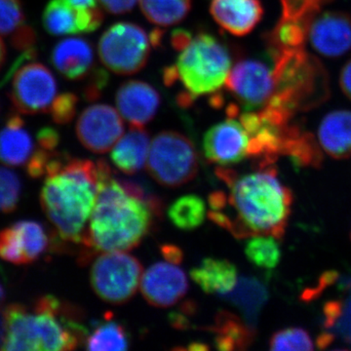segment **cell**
<instances>
[{
    "label": "cell",
    "instance_id": "6da1fadb",
    "mask_svg": "<svg viewBox=\"0 0 351 351\" xmlns=\"http://www.w3.org/2000/svg\"><path fill=\"white\" fill-rule=\"evenodd\" d=\"M219 177L230 189L226 204L233 214L210 210L208 217L237 239L271 235L280 239L288 225L293 195L277 176L274 163H258V169L242 176L219 168Z\"/></svg>",
    "mask_w": 351,
    "mask_h": 351
},
{
    "label": "cell",
    "instance_id": "7a4b0ae2",
    "mask_svg": "<svg viewBox=\"0 0 351 351\" xmlns=\"http://www.w3.org/2000/svg\"><path fill=\"white\" fill-rule=\"evenodd\" d=\"M99 189L83 243L98 252L129 251L147 237L161 203L133 182L112 177L105 160L97 162Z\"/></svg>",
    "mask_w": 351,
    "mask_h": 351
},
{
    "label": "cell",
    "instance_id": "3957f363",
    "mask_svg": "<svg viewBox=\"0 0 351 351\" xmlns=\"http://www.w3.org/2000/svg\"><path fill=\"white\" fill-rule=\"evenodd\" d=\"M45 177L40 191L44 214L60 239L83 243L98 195L97 163L56 152Z\"/></svg>",
    "mask_w": 351,
    "mask_h": 351
},
{
    "label": "cell",
    "instance_id": "277c9868",
    "mask_svg": "<svg viewBox=\"0 0 351 351\" xmlns=\"http://www.w3.org/2000/svg\"><path fill=\"white\" fill-rule=\"evenodd\" d=\"M3 311L7 335L1 350H73L86 338L75 311L55 295L38 298L32 308L12 304Z\"/></svg>",
    "mask_w": 351,
    "mask_h": 351
},
{
    "label": "cell",
    "instance_id": "5b68a950",
    "mask_svg": "<svg viewBox=\"0 0 351 351\" xmlns=\"http://www.w3.org/2000/svg\"><path fill=\"white\" fill-rule=\"evenodd\" d=\"M276 89L265 106L290 117L313 110L329 98L328 73L306 48L272 55Z\"/></svg>",
    "mask_w": 351,
    "mask_h": 351
},
{
    "label": "cell",
    "instance_id": "8992f818",
    "mask_svg": "<svg viewBox=\"0 0 351 351\" xmlns=\"http://www.w3.org/2000/svg\"><path fill=\"white\" fill-rule=\"evenodd\" d=\"M178 82L191 98L215 94L232 69L228 48L213 34L201 32L181 51L174 64Z\"/></svg>",
    "mask_w": 351,
    "mask_h": 351
},
{
    "label": "cell",
    "instance_id": "52a82bcc",
    "mask_svg": "<svg viewBox=\"0 0 351 351\" xmlns=\"http://www.w3.org/2000/svg\"><path fill=\"white\" fill-rule=\"evenodd\" d=\"M147 166L149 175L159 184L178 188L197 174V152L191 141L182 134L161 132L152 141Z\"/></svg>",
    "mask_w": 351,
    "mask_h": 351
},
{
    "label": "cell",
    "instance_id": "ba28073f",
    "mask_svg": "<svg viewBox=\"0 0 351 351\" xmlns=\"http://www.w3.org/2000/svg\"><path fill=\"white\" fill-rule=\"evenodd\" d=\"M143 274L142 263L130 254L104 252L92 265L90 283L101 300L119 306L135 295Z\"/></svg>",
    "mask_w": 351,
    "mask_h": 351
},
{
    "label": "cell",
    "instance_id": "9c48e42d",
    "mask_svg": "<svg viewBox=\"0 0 351 351\" xmlns=\"http://www.w3.org/2000/svg\"><path fill=\"white\" fill-rule=\"evenodd\" d=\"M151 38L140 25L117 23L104 32L98 44L101 63L112 73L121 75L137 73L149 60Z\"/></svg>",
    "mask_w": 351,
    "mask_h": 351
},
{
    "label": "cell",
    "instance_id": "30bf717a",
    "mask_svg": "<svg viewBox=\"0 0 351 351\" xmlns=\"http://www.w3.org/2000/svg\"><path fill=\"white\" fill-rule=\"evenodd\" d=\"M57 95L56 78L43 64L27 62L14 73L9 97L18 112H49Z\"/></svg>",
    "mask_w": 351,
    "mask_h": 351
},
{
    "label": "cell",
    "instance_id": "8fae6325",
    "mask_svg": "<svg viewBox=\"0 0 351 351\" xmlns=\"http://www.w3.org/2000/svg\"><path fill=\"white\" fill-rule=\"evenodd\" d=\"M226 86L245 110H261L276 89L274 69L260 60H241L228 73Z\"/></svg>",
    "mask_w": 351,
    "mask_h": 351
},
{
    "label": "cell",
    "instance_id": "7c38bea8",
    "mask_svg": "<svg viewBox=\"0 0 351 351\" xmlns=\"http://www.w3.org/2000/svg\"><path fill=\"white\" fill-rule=\"evenodd\" d=\"M75 132L83 147L95 154H106L122 137L123 121L120 113L110 106L95 104L83 110Z\"/></svg>",
    "mask_w": 351,
    "mask_h": 351
},
{
    "label": "cell",
    "instance_id": "4fadbf2b",
    "mask_svg": "<svg viewBox=\"0 0 351 351\" xmlns=\"http://www.w3.org/2000/svg\"><path fill=\"white\" fill-rule=\"evenodd\" d=\"M50 241L40 223L23 219L0 230V258L13 265H29L47 252Z\"/></svg>",
    "mask_w": 351,
    "mask_h": 351
},
{
    "label": "cell",
    "instance_id": "5bb4252c",
    "mask_svg": "<svg viewBox=\"0 0 351 351\" xmlns=\"http://www.w3.org/2000/svg\"><path fill=\"white\" fill-rule=\"evenodd\" d=\"M250 138L237 117H228L209 129L203 138V152L209 162L234 165L249 157Z\"/></svg>",
    "mask_w": 351,
    "mask_h": 351
},
{
    "label": "cell",
    "instance_id": "9a60e30c",
    "mask_svg": "<svg viewBox=\"0 0 351 351\" xmlns=\"http://www.w3.org/2000/svg\"><path fill=\"white\" fill-rule=\"evenodd\" d=\"M189 281L181 267L159 262L149 267L141 279V291L147 302L156 307L174 306L186 295Z\"/></svg>",
    "mask_w": 351,
    "mask_h": 351
},
{
    "label": "cell",
    "instance_id": "2e32d148",
    "mask_svg": "<svg viewBox=\"0 0 351 351\" xmlns=\"http://www.w3.org/2000/svg\"><path fill=\"white\" fill-rule=\"evenodd\" d=\"M103 20L100 8L84 10L66 0H50L43 13L44 29L53 36L90 34L101 27Z\"/></svg>",
    "mask_w": 351,
    "mask_h": 351
},
{
    "label": "cell",
    "instance_id": "e0dca14e",
    "mask_svg": "<svg viewBox=\"0 0 351 351\" xmlns=\"http://www.w3.org/2000/svg\"><path fill=\"white\" fill-rule=\"evenodd\" d=\"M316 52L325 57H341L351 49V18L341 12L318 14L308 32Z\"/></svg>",
    "mask_w": 351,
    "mask_h": 351
},
{
    "label": "cell",
    "instance_id": "ac0fdd59",
    "mask_svg": "<svg viewBox=\"0 0 351 351\" xmlns=\"http://www.w3.org/2000/svg\"><path fill=\"white\" fill-rule=\"evenodd\" d=\"M115 101L123 119L132 126L143 127L156 117L161 98L156 88L149 83L129 80L117 90Z\"/></svg>",
    "mask_w": 351,
    "mask_h": 351
},
{
    "label": "cell",
    "instance_id": "d6986e66",
    "mask_svg": "<svg viewBox=\"0 0 351 351\" xmlns=\"http://www.w3.org/2000/svg\"><path fill=\"white\" fill-rule=\"evenodd\" d=\"M210 13L226 32L243 36L261 22L263 8L260 0H212Z\"/></svg>",
    "mask_w": 351,
    "mask_h": 351
},
{
    "label": "cell",
    "instance_id": "ffe728a7",
    "mask_svg": "<svg viewBox=\"0 0 351 351\" xmlns=\"http://www.w3.org/2000/svg\"><path fill=\"white\" fill-rule=\"evenodd\" d=\"M50 59L58 73L66 80H83L93 69V48L83 38L63 39L53 47Z\"/></svg>",
    "mask_w": 351,
    "mask_h": 351
},
{
    "label": "cell",
    "instance_id": "44dd1931",
    "mask_svg": "<svg viewBox=\"0 0 351 351\" xmlns=\"http://www.w3.org/2000/svg\"><path fill=\"white\" fill-rule=\"evenodd\" d=\"M34 152V141L24 119L12 113L0 130V162L11 167L25 165Z\"/></svg>",
    "mask_w": 351,
    "mask_h": 351
},
{
    "label": "cell",
    "instance_id": "7402d4cb",
    "mask_svg": "<svg viewBox=\"0 0 351 351\" xmlns=\"http://www.w3.org/2000/svg\"><path fill=\"white\" fill-rule=\"evenodd\" d=\"M149 149V134L143 127L132 126L113 147L110 158L117 169L134 175L144 169Z\"/></svg>",
    "mask_w": 351,
    "mask_h": 351
},
{
    "label": "cell",
    "instance_id": "603a6c76",
    "mask_svg": "<svg viewBox=\"0 0 351 351\" xmlns=\"http://www.w3.org/2000/svg\"><path fill=\"white\" fill-rule=\"evenodd\" d=\"M321 149L332 158L341 159L351 154V112L339 110L328 113L318 128Z\"/></svg>",
    "mask_w": 351,
    "mask_h": 351
},
{
    "label": "cell",
    "instance_id": "cb8c5ba5",
    "mask_svg": "<svg viewBox=\"0 0 351 351\" xmlns=\"http://www.w3.org/2000/svg\"><path fill=\"white\" fill-rule=\"evenodd\" d=\"M193 281L207 294H226L239 280L237 269L225 258H207L191 270Z\"/></svg>",
    "mask_w": 351,
    "mask_h": 351
},
{
    "label": "cell",
    "instance_id": "d4e9b609",
    "mask_svg": "<svg viewBox=\"0 0 351 351\" xmlns=\"http://www.w3.org/2000/svg\"><path fill=\"white\" fill-rule=\"evenodd\" d=\"M0 36L22 52L36 48V34L25 20L21 0H0Z\"/></svg>",
    "mask_w": 351,
    "mask_h": 351
},
{
    "label": "cell",
    "instance_id": "484cf974",
    "mask_svg": "<svg viewBox=\"0 0 351 351\" xmlns=\"http://www.w3.org/2000/svg\"><path fill=\"white\" fill-rule=\"evenodd\" d=\"M210 330L216 335V348L223 351L245 350L250 346L255 335L250 325L226 311L218 313L215 325Z\"/></svg>",
    "mask_w": 351,
    "mask_h": 351
},
{
    "label": "cell",
    "instance_id": "4316f807",
    "mask_svg": "<svg viewBox=\"0 0 351 351\" xmlns=\"http://www.w3.org/2000/svg\"><path fill=\"white\" fill-rule=\"evenodd\" d=\"M219 297L239 308L251 326L265 301V290L257 281L240 278L232 291Z\"/></svg>",
    "mask_w": 351,
    "mask_h": 351
},
{
    "label": "cell",
    "instance_id": "83f0119b",
    "mask_svg": "<svg viewBox=\"0 0 351 351\" xmlns=\"http://www.w3.org/2000/svg\"><path fill=\"white\" fill-rule=\"evenodd\" d=\"M141 9L152 24L169 27L181 23L191 9V0H140Z\"/></svg>",
    "mask_w": 351,
    "mask_h": 351
},
{
    "label": "cell",
    "instance_id": "f1b7e54d",
    "mask_svg": "<svg viewBox=\"0 0 351 351\" xmlns=\"http://www.w3.org/2000/svg\"><path fill=\"white\" fill-rule=\"evenodd\" d=\"M168 217L176 228L193 230L204 223L206 205L200 196L184 195L172 203L168 210Z\"/></svg>",
    "mask_w": 351,
    "mask_h": 351
},
{
    "label": "cell",
    "instance_id": "f546056e",
    "mask_svg": "<svg viewBox=\"0 0 351 351\" xmlns=\"http://www.w3.org/2000/svg\"><path fill=\"white\" fill-rule=\"evenodd\" d=\"M86 348L91 351L127 350L130 339L125 328L117 321L108 319L101 323L85 338Z\"/></svg>",
    "mask_w": 351,
    "mask_h": 351
},
{
    "label": "cell",
    "instance_id": "4dcf8cb0",
    "mask_svg": "<svg viewBox=\"0 0 351 351\" xmlns=\"http://www.w3.org/2000/svg\"><path fill=\"white\" fill-rule=\"evenodd\" d=\"M244 252L249 262L261 269H274L280 263V246L271 235L250 237L245 244Z\"/></svg>",
    "mask_w": 351,
    "mask_h": 351
},
{
    "label": "cell",
    "instance_id": "1f68e13d",
    "mask_svg": "<svg viewBox=\"0 0 351 351\" xmlns=\"http://www.w3.org/2000/svg\"><path fill=\"white\" fill-rule=\"evenodd\" d=\"M281 4L280 19L298 23L311 29L313 20L320 14L323 6L332 0H279Z\"/></svg>",
    "mask_w": 351,
    "mask_h": 351
},
{
    "label": "cell",
    "instance_id": "d6a6232c",
    "mask_svg": "<svg viewBox=\"0 0 351 351\" xmlns=\"http://www.w3.org/2000/svg\"><path fill=\"white\" fill-rule=\"evenodd\" d=\"M270 350L306 351L313 350L314 343L308 332L302 328H287L272 335Z\"/></svg>",
    "mask_w": 351,
    "mask_h": 351
},
{
    "label": "cell",
    "instance_id": "836d02e7",
    "mask_svg": "<svg viewBox=\"0 0 351 351\" xmlns=\"http://www.w3.org/2000/svg\"><path fill=\"white\" fill-rule=\"evenodd\" d=\"M22 184L12 170L0 167V214L15 211L20 202Z\"/></svg>",
    "mask_w": 351,
    "mask_h": 351
},
{
    "label": "cell",
    "instance_id": "e575fe53",
    "mask_svg": "<svg viewBox=\"0 0 351 351\" xmlns=\"http://www.w3.org/2000/svg\"><path fill=\"white\" fill-rule=\"evenodd\" d=\"M78 98L73 93L57 95L49 110L53 121L59 125H66L75 119L77 112Z\"/></svg>",
    "mask_w": 351,
    "mask_h": 351
},
{
    "label": "cell",
    "instance_id": "d590c367",
    "mask_svg": "<svg viewBox=\"0 0 351 351\" xmlns=\"http://www.w3.org/2000/svg\"><path fill=\"white\" fill-rule=\"evenodd\" d=\"M108 75L104 69H96L92 73L91 80L85 88L84 97L88 101H93L101 96L103 90L107 87Z\"/></svg>",
    "mask_w": 351,
    "mask_h": 351
},
{
    "label": "cell",
    "instance_id": "8d00e7d4",
    "mask_svg": "<svg viewBox=\"0 0 351 351\" xmlns=\"http://www.w3.org/2000/svg\"><path fill=\"white\" fill-rule=\"evenodd\" d=\"M60 134L53 127H43L36 135L38 147L46 151L55 152L60 144Z\"/></svg>",
    "mask_w": 351,
    "mask_h": 351
},
{
    "label": "cell",
    "instance_id": "74e56055",
    "mask_svg": "<svg viewBox=\"0 0 351 351\" xmlns=\"http://www.w3.org/2000/svg\"><path fill=\"white\" fill-rule=\"evenodd\" d=\"M98 2L107 12L120 15L133 10L138 0H98Z\"/></svg>",
    "mask_w": 351,
    "mask_h": 351
},
{
    "label": "cell",
    "instance_id": "f35d334b",
    "mask_svg": "<svg viewBox=\"0 0 351 351\" xmlns=\"http://www.w3.org/2000/svg\"><path fill=\"white\" fill-rule=\"evenodd\" d=\"M193 36L191 32L186 31L184 29H177L172 32L171 36V44L175 50L180 51L184 50L186 46L193 40Z\"/></svg>",
    "mask_w": 351,
    "mask_h": 351
},
{
    "label": "cell",
    "instance_id": "ab89813d",
    "mask_svg": "<svg viewBox=\"0 0 351 351\" xmlns=\"http://www.w3.org/2000/svg\"><path fill=\"white\" fill-rule=\"evenodd\" d=\"M161 253L167 262L175 263V265H179L184 257L181 249L174 245H164L161 247Z\"/></svg>",
    "mask_w": 351,
    "mask_h": 351
},
{
    "label": "cell",
    "instance_id": "60d3db41",
    "mask_svg": "<svg viewBox=\"0 0 351 351\" xmlns=\"http://www.w3.org/2000/svg\"><path fill=\"white\" fill-rule=\"evenodd\" d=\"M339 85L343 93L351 100V60L343 66L339 75Z\"/></svg>",
    "mask_w": 351,
    "mask_h": 351
},
{
    "label": "cell",
    "instance_id": "b9f144b4",
    "mask_svg": "<svg viewBox=\"0 0 351 351\" xmlns=\"http://www.w3.org/2000/svg\"><path fill=\"white\" fill-rule=\"evenodd\" d=\"M66 1L76 8L84 9V10L99 9L98 0H66Z\"/></svg>",
    "mask_w": 351,
    "mask_h": 351
},
{
    "label": "cell",
    "instance_id": "7bdbcfd3",
    "mask_svg": "<svg viewBox=\"0 0 351 351\" xmlns=\"http://www.w3.org/2000/svg\"><path fill=\"white\" fill-rule=\"evenodd\" d=\"M7 335V321L5 314L2 311L0 313V350L3 346L4 341H5Z\"/></svg>",
    "mask_w": 351,
    "mask_h": 351
},
{
    "label": "cell",
    "instance_id": "ee69618b",
    "mask_svg": "<svg viewBox=\"0 0 351 351\" xmlns=\"http://www.w3.org/2000/svg\"><path fill=\"white\" fill-rule=\"evenodd\" d=\"M6 59V46L3 40L0 38V69L2 68Z\"/></svg>",
    "mask_w": 351,
    "mask_h": 351
},
{
    "label": "cell",
    "instance_id": "f6af8a7d",
    "mask_svg": "<svg viewBox=\"0 0 351 351\" xmlns=\"http://www.w3.org/2000/svg\"><path fill=\"white\" fill-rule=\"evenodd\" d=\"M4 300H5V291H4V288L2 287L1 284H0V307H1L2 304H3Z\"/></svg>",
    "mask_w": 351,
    "mask_h": 351
}]
</instances>
